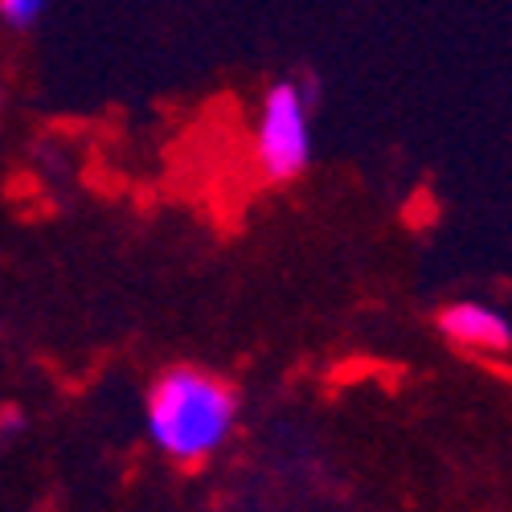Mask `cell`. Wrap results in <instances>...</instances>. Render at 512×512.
<instances>
[{"instance_id":"cell-3","label":"cell","mask_w":512,"mask_h":512,"mask_svg":"<svg viewBox=\"0 0 512 512\" xmlns=\"http://www.w3.org/2000/svg\"><path fill=\"white\" fill-rule=\"evenodd\" d=\"M439 332L451 340L455 349H472V353H508L512 349V324L492 312L488 304L459 300L439 312Z\"/></svg>"},{"instance_id":"cell-2","label":"cell","mask_w":512,"mask_h":512,"mask_svg":"<svg viewBox=\"0 0 512 512\" xmlns=\"http://www.w3.org/2000/svg\"><path fill=\"white\" fill-rule=\"evenodd\" d=\"M263 177L275 185L295 181L312 160V127H308V99L295 82H275L263 99L259 136H254Z\"/></svg>"},{"instance_id":"cell-4","label":"cell","mask_w":512,"mask_h":512,"mask_svg":"<svg viewBox=\"0 0 512 512\" xmlns=\"http://www.w3.org/2000/svg\"><path fill=\"white\" fill-rule=\"evenodd\" d=\"M41 9H46V0H0V17H5L13 29H29Z\"/></svg>"},{"instance_id":"cell-1","label":"cell","mask_w":512,"mask_h":512,"mask_svg":"<svg viewBox=\"0 0 512 512\" xmlns=\"http://www.w3.org/2000/svg\"><path fill=\"white\" fill-rule=\"evenodd\" d=\"M238 418V390L226 377L173 365L148 390V435L177 463H201L218 451Z\"/></svg>"}]
</instances>
